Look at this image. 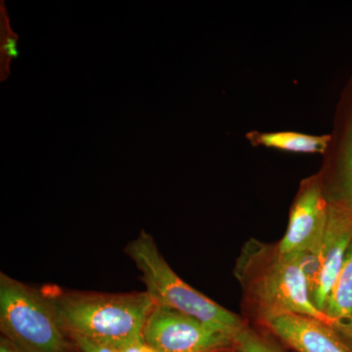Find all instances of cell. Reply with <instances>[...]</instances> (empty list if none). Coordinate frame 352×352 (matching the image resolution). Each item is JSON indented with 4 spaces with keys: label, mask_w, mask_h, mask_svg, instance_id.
Instances as JSON below:
<instances>
[{
    "label": "cell",
    "mask_w": 352,
    "mask_h": 352,
    "mask_svg": "<svg viewBox=\"0 0 352 352\" xmlns=\"http://www.w3.org/2000/svg\"><path fill=\"white\" fill-rule=\"evenodd\" d=\"M233 273L242 291L245 319L252 325L265 327L286 314L332 324L312 302L298 252L287 254L278 243L251 239L243 245Z\"/></svg>",
    "instance_id": "cell-1"
},
{
    "label": "cell",
    "mask_w": 352,
    "mask_h": 352,
    "mask_svg": "<svg viewBox=\"0 0 352 352\" xmlns=\"http://www.w3.org/2000/svg\"><path fill=\"white\" fill-rule=\"evenodd\" d=\"M41 291L69 339L85 338L118 349L143 338L146 320L155 305L146 291L99 293L53 284L44 285Z\"/></svg>",
    "instance_id": "cell-2"
},
{
    "label": "cell",
    "mask_w": 352,
    "mask_h": 352,
    "mask_svg": "<svg viewBox=\"0 0 352 352\" xmlns=\"http://www.w3.org/2000/svg\"><path fill=\"white\" fill-rule=\"evenodd\" d=\"M124 252L141 272L146 292L156 305H164L210 325L236 333L248 321L203 295L170 267L146 231L124 248Z\"/></svg>",
    "instance_id": "cell-3"
},
{
    "label": "cell",
    "mask_w": 352,
    "mask_h": 352,
    "mask_svg": "<svg viewBox=\"0 0 352 352\" xmlns=\"http://www.w3.org/2000/svg\"><path fill=\"white\" fill-rule=\"evenodd\" d=\"M0 331L25 352H80L36 289L0 273Z\"/></svg>",
    "instance_id": "cell-4"
},
{
    "label": "cell",
    "mask_w": 352,
    "mask_h": 352,
    "mask_svg": "<svg viewBox=\"0 0 352 352\" xmlns=\"http://www.w3.org/2000/svg\"><path fill=\"white\" fill-rule=\"evenodd\" d=\"M143 339L159 352H238L235 333L156 303Z\"/></svg>",
    "instance_id": "cell-5"
},
{
    "label": "cell",
    "mask_w": 352,
    "mask_h": 352,
    "mask_svg": "<svg viewBox=\"0 0 352 352\" xmlns=\"http://www.w3.org/2000/svg\"><path fill=\"white\" fill-rule=\"evenodd\" d=\"M329 200L323 175L303 179L289 212L288 228L278 242L283 252L320 254L322 239L327 226Z\"/></svg>",
    "instance_id": "cell-6"
},
{
    "label": "cell",
    "mask_w": 352,
    "mask_h": 352,
    "mask_svg": "<svg viewBox=\"0 0 352 352\" xmlns=\"http://www.w3.org/2000/svg\"><path fill=\"white\" fill-rule=\"evenodd\" d=\"M325 153V166L320 170L326 194L340 199L352 208V76L342 92L335 129Z\"/></svg>",
    "instance_id": "cell-7"
},
{
    "label": "cell",
    "mask_w": 352,
    "mask_h": 352,
    "mask_svg": "<svg viewBox=\"0 0 352 352\" xmlns=\"http://www.w3.org/2000/svg\"><path fill=\"white\" fill-rule=\"evenodd\" d=\"M328 222L320 250V280L312 298V302L321 312L325 309L328 296L342 270L352 242L351 206L340 199L328 197Z\"/></svg>",
    "instance_id": "cell-8"
},
{
    "label": "cell",
    "mask_w": 352,
    "mask_h": 352,
    "mask_svg": "<svg viewBox=\"0 0 352 352\" xmlns=\"http://www.w3.org/2000/svg\"><path fill=\"white\" fill-rule=\"evenodd\" d=\"M263 328L296 352H351L329 324L314 317L286 314Z\"/></svg>",
    "instance_id": "cell-9"
},
{
    "label": "cell",
    "mask_w": 352,
    "mask_h": 352,
    "mask_svg": "<svg viewBox=\"0 0 352 352\" xmlns=\"http://www.w3.org/2000/svg\"><path fill=\"white\" fill-rule=\"evenodd\" d=\"M248 140L254 146L274 148L302 154H325L330 145L332 135H311L294 131L258 132L247 134Z\"/></svg>",
    "instance_id": "cell-10"
},
{
    "label": "cell",
    "mask_w": 352,
    "mask_h": 352,
    "mask_svg": "<svg viewBox=\"0 0 352 352\" xmlns=\"http://www.w3.org/2000/svg\"><path fill=\"white\" fill-rule=\"evenodd\" d=\"M323 312L332 323L352 317V242Z\"/></svg>",
    "instance_id": "cell-11"
},
{
    "label": "cell",
    "mask_w": 352,
    "mask_h": 352,
    "mask_svg": "<svg viewBox=\"0 0 352 352\" xmlns=\"http://www.w3.org/2000/svg\"><path fill=\"white\" fill-rule=\"evenodd\" d=\"M238 352H285L267 329L247 324L235 333Z\"/></svg>",
    "instance_id": "cell-12"
},
{
    "label": "cell",
    "mask_w": 352,
    "mask_h": 352,
    "mask_svg": "<svg viewBox=\"0 0 352 352\" xmlns=\"http://www.w3.org/2000/svg\"><path fill=\"white\" fill-rule=\"evenodd\" d=\"M18 34L11 29L10 21L4 1L0 4V80L10 75V64L18 56Z\"/></svg>",
    "instance_id": "cell-13"
},
{
    "label": "cell",
    "mask_w": 352,
    "mask_h": 352,
    "mask_svg": "<svg viewBox=\"0 0 352 352\" xmlns=\"http://www.w3.org/2000/svg\"><path fill=\"white\" fill-rule=\"evenodd\" d=\"M330 326L337 333L340 342L346 346L349 351L352 352V317L333 321Z\"/></svg>",
    "instance_id": "cell-14"
},
{
    "label": "cell",
    "mask_w": 352,
    "mask_h": 352,
    "mask_svg": "<svg viewBox=\"0 0 352 352\" xmlns=\"http://www.w3.org/2000/svg\"><path fill=\"white\" fill-rule=\"evenodd\" d=\"M72 340L76 342L80 352H120L116 347L98 344L85 338L76 337Z\"/></svg>",
    "instance_id": "cell-15"
},
{
    "label": "cell",
    "mask_w": 352,
    "mask_h": 352,
    "mask_svg": "<svg viewBox=\"0 0 352 352\" xmlns=\"http://www.w3.org/2000/svg\"><path fill=\"white\" fill-rule=\"evenodd\" d=\"M120 352H159L154 347L148 344L143 338L132 340L126 346L120 347Z\"/></svg>",
    "instance_id": "cell-16"
},
{
    "label": "cell",
    "mask_w": 352,
    "mask_h": 352,
    "mask_svg": "<svg viewBox=\"0 0 352 352\" xmlns=\"http://www.w3.org/2000/svg\"><path fill=\"white\" fill-rule=\"evenodd\" d=\"M0 352H25L16 346L10 340L1 336L0 338Z\"/></svg>",
    "instance_id": "cell-17"
}]
</instances>
